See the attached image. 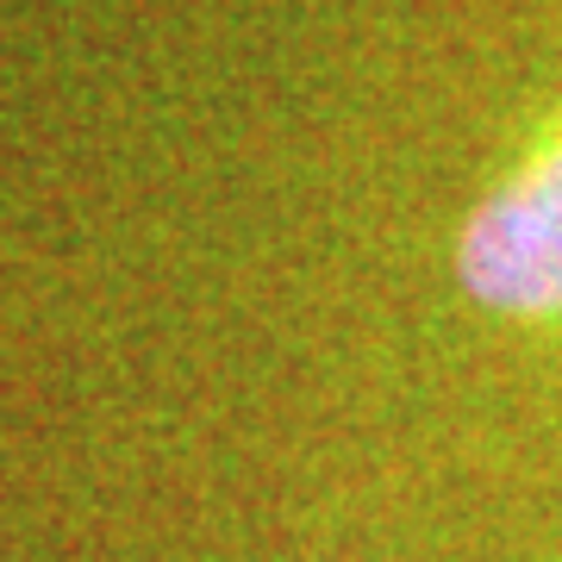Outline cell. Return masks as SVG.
I'll return each instance as SVG.
<instances>
[{"label":"cell","instance_id":"1","mask_svg":"<svg viewBox=\"0 0 562 562\" xmlns=\"http://www.w3.org/2000/svg\"><path fill=\"white\" fill-rule=\"evenodd\" d=\"M457 262L475 301L506 313H562V150L538 157L462 225Z\"/></svg>","mask_w":562,"mask_h":562}]
</instances>
